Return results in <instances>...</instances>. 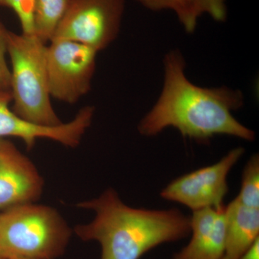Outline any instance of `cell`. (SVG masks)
<instances>
[{
	"label": "cell",
	"instance_id": "17",
	"mask_svg": "<svg viewBox=\"0 0 259 259\" xmlns=\"http://www.w3.org/2000/svg\"><path fill=\"white\" fill-rule=\"evenodd\" d=\"M238 259H259V238L245 250Z\"/></svg>",
	"mask_w": 259,
	"mask_h": 259
},
{
	"label": "cell",
	"instance_id": "12",
	"mask_svg": "<svg viewBox=\"0 0 259 259\" xmlns=\"http://www.w3.org/2000/svg\"><path fill=\"white\" fill-rule=\"evenodd\" d=\"M153 12L171 10L188 34L194 33L199 19L207 15L216 22L224 23L228 18L226 0H134Z\"/></svg>",
	"mask_w": 259,
	"mask_h": 259
},
{
	"label": "cell",
	"instance_id": "15",
	"mask_svg": "<svg viewBox=\"0 0 259 259\" xmlns=\"http://www.w3.org/2000/svg\"><path fill=\"white\" fill-rule=\"evenodd\" d=\"M35 0H0V6L13 10L21 25L22 33L35 35L34 29Z\"/></svg>",
	"mask_w": 259,
	"mask_h": 259
},
{
	"label": "cell",
	"instance_id": "18",
	"mask_svg": "<svg viewBox=\"0 0 259 259\" xmlns=\"http://www.w3.org/2000/svg\"><path fill=\"white\" fill-rule=\"evenodd\" d=\"M221 259H236V258H230V257L227 256V255H225L224 256H223V258Z\"/></svg>",
	"mask_w": 259,
	"mask_h": 259
},
{
	"label": "cell",
	"instance_id": "3",
	"mask_svg": "<svg viewBox=\"0 0 259 259\" xmlns=\"http://www.w3.org/2000/svg\"><path fill=\"white\" fill-rule=\"evenodd\" d=\"M73 229L57 209L28 203L0 212V255L5 259H57Z\"/></svg>",
	"mask_w": 259,
	"mask_h": 259
},
{
	"label": "cell",
	"instance_id": "19",
	"mask_svg": "<svg viewBox=\"0 0 259 259\" xmlns=\"http://www.w3.org/2000/svg\"><path fill=\"white\" fill-rule=\"evenodd\" d=\"M0 259H5V258H3V257H2L1 255H0Z\"/></svg>",
	"mask_w": 259,
	"mask_h": 259
},
{
	"label": "cell",
	"instance_id": "11",
	"mask_svg": "<svg viewBox=\"0 0 259 259\" xmlns=\"http://www.w3.org/2000/svg\"><path fill=\"white\" fill-rule=\"evenodd\" d=\"M226 255L238 259L259 238V209L252 208L234 199L226 206Z\"/></svg>",
	"mask_w": 259,
	"mask_h": 259
},
{
	"label": "cell",
	"instance_id": "10",
	"mask_svg": "<svg viewBox=\"0 0 259 259\" xmlns=\"http://www.w3.org/2000/svg\"><path fill=\"white\" fill-rule=\"evenodd\" d=\"M226 206L193 211L190 219L192 237L188 244L171 259H221L226 254Z\"/></svg>",
	"mask_w": 259,
	"mask_h": 259
},
{
	"label": "cell",
	"instance_id": "14",
	"mask_svg": "<svg viewBox=\"0 0 259 259\" xmlns=\"http://www.w3.org/2000/svg\"><path fill=\"white\" fill-rule=\"evenodd\" d=\"M236 199L247 207L259 209V156L253 155L245 165L241 191Z\"/></svg>",
	"mask_w": 259,
	"mask_h": 259
},
{
	"label": "cell",
	"instance_id": "13",
	"mask_svg": "<svg viewBox=\"0 0 259 259\" xmlns=\"http://www.w3.org/2000/svg\"><path fill=\"white\" fill-rule=\"evenodd\" d=\"M69 0H35V35L45 44L51 41L64 16Z\"/></svg>",
	"mask_w": 259,
	"mask_h": 259
},
{
	"label": "cell",
	"instance_id": "8",
	"mask_svg": "<svg viewBox=\"0 0 259 259\" xmlns=\"http://www.w3.org/2000/svg\"><path fill=\"white\" fill-rule=\"evenodd\" d=\"M11 102V93H0V139L18 138L28 150L35 146L37 140L42 139L51 140L66 147H77L91 126L95 112V107L86 106L69 122L56 127H44L19 117L10 108Z\"/></svg>",
	"mask_w": 259,
	"mask_h": 259
},
{
	"label": "cell",
	"instance_id": "1",
	"mask_svg": "<svg viewBox=\"0 0 259 259\" xmlns=\"http://www.w3.org/2000/svg\"><path fill=\"white\" fill-rule=\"evenodd\" d=\"M163 65L161 94L140 121V134L152 137L172 127L184 138L197 142L219 135L254 141V131L233 116V112L244 105L243 92L227 86L202 88L191 82L185 74V57L179 49L166 53Z\"/></svg>",
	"mask_w": 259,
	"mask_h": 259
},
{
	"label": "cell",
	"instance_id": "9",
	"mask_svg": "<svg viewBox=\"0 0 259 259\" xmlns=\"http://www.w3.org/2000/svg\"><path fill=\"white\" fill-rule=\"evenodd\" d=\"M44 189V179L31 160L9 140L0 139V212L37 202Z\"/></svg>",
	"mask_w": 259,
	"mask_h": 259
},
{
	"label": "cell",
	"instance_id": "7",
	"mask_svg": "<svg viewBox=\"0 0 259 259\" xmlns=\"http://www.w3.org/2000/svg\"><path fill=\"white\" fill-rule=\"evenodd\" d=\"M245 152L233 148L219 161L172 181L161 192L166 200L187 206L192 211L224 207L228 192V176Z\"/></svg>",
	"mask_w": 259,
	"mask_h": 259
},
{
	"label": "cell",
	"instance_id": "20",
	"mask_svg": "<svg viewBox=\"0 0 259 259\" xmlns=\"http://www.w3.org/2000/svg\"><path fill=\"white\" fill-rule=\"evenodd\" d=\"M15 259H21V258H15Z\"/></svg>",
	"mask_w": 259,
	"mask_h": 259
},
{
	"label": "cell",
	"instance_id": "5",
	"mask_svg": "<svg viewBox=\"0 0 259 259\" xmlns=\"http://www.w3.org/2000/svg\"><path fill=\"white\" fill-rule=\"evenodd\" d=\"M125 9V0H69L51 40H72L99 53L118 36Z\"/></svg>",
	"mask_w": 259,
	"mask_h": 259
},
{
	"label": "cell",
	"instance_id": "6",
	"mask_svg": "<svg viewBox=\"0 0 259 259\" xmlns=\"http://www.w3.org/2000/svg\"><path fill=\"white\" fill-rule=\"evenodd\" d=\"M97 54L95 49L79 42L51 40L46 51L51 97L73 105L90 93L96 70Z\"/></svg>",
	"mask_w": 259,
	"mask_h": 259
},
{
	"label": "cell",
	"instance_id": "4",
	"mask_svg": "<svg viewBox=\"0 0 259 259\" xmlns=\"http://www.w3.org/2000/svg\"><path fill=\"white\" fill-rule=\"evenodd\" d=\"M47 46L35 35L9 31L13 111L35 125L56 127L63 122L51 104L46 64Z\"/></svg>",
	"mask_w": 259,
	"mask_h": 259
},
{
	"label": "cell",
	"instance_id": "2",
	"mask_svg": "<svg viewBox=\"0 0 259 259\" xmlns=\"http://www.w3.org/2000/svg\"><path fill=\"white\" fill-rule=\"evenodd\" d=\"M76 206L95 213L91 222L77 225L73 231L81 241L100 244V259H141L158 245L190 234V218L178 209L130 207L112 188Z\"/></svg>",
	"mask_w": 259,
	"mask_h": 259
},
{
	"label": "cell",
	"instance_id": "16",
	"mask_svg": "<svg viewBox=\"0 0 259 259\" xmlns=\"http://www.w3.org/2000/svg\"><path fill=\"white\" fill-rule=\"evenodd\" d=\"M9 31L0 20V93H11V71L6 59Z\"/></svg>",
	"mask_w": 259,
	"mask_h": 259
}]
</instances>
